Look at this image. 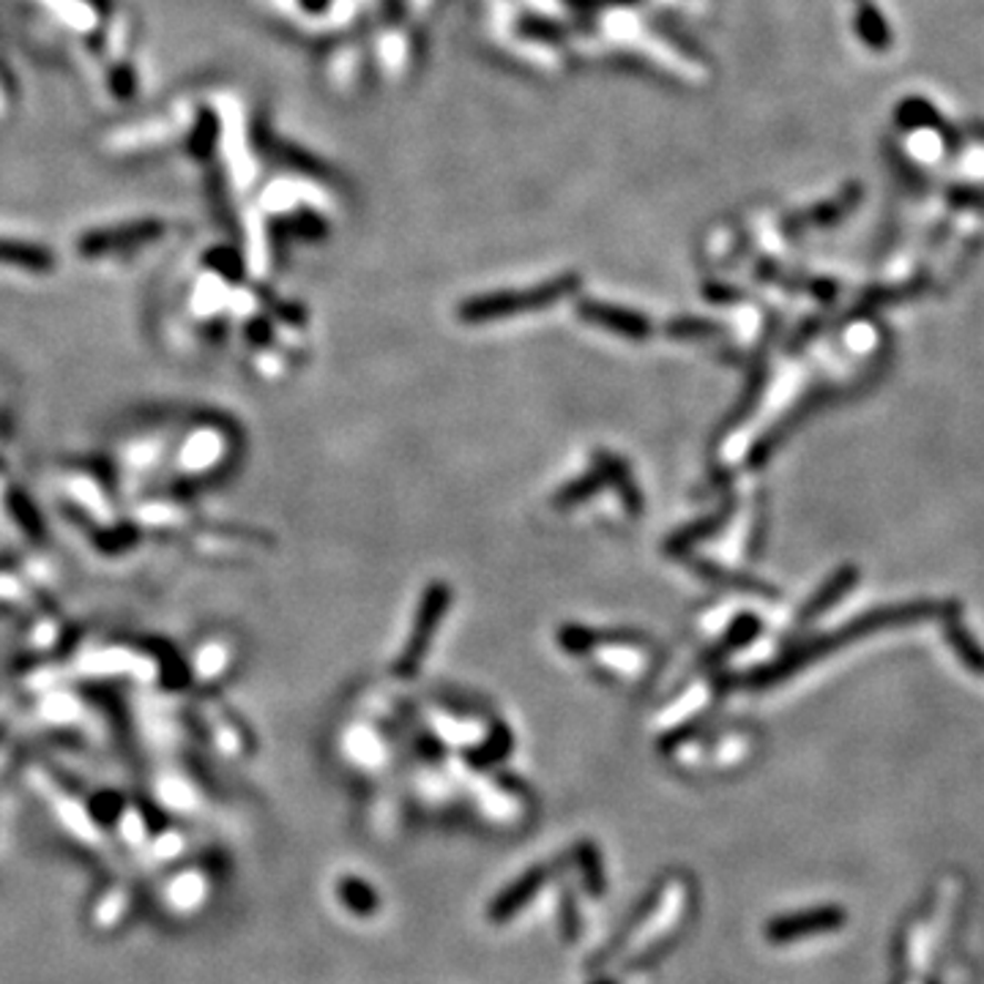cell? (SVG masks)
<instances>
[{"label":"cell","mask_w":984,"mask_h":984,"mask_svg":"<svg viewBox=\"0 0 984 984\" xmlns=\"http://www.w3.org/2000/svg\"><path fill=\"white\" fill-rule=\"evenodd\" d=\"M244 435L233 418L222 414H179L162 479L168 493H190L220 485L239 465Z\"/></svg>","instance_id":"cell-1"},{"label":"cell","mask_w":984,"mask_h":984,"mask_svg":"<svg viewBox=\"0 0 984 984\" xmlns=\"http://www.w3.org/2000/svg\"><path fill=\"white\" fill-rule=\"evenodd\" d=\"M952 612H960V607L954 602H930V599H924V602L889 605V607H881V610H870L868 616L845 623V627L836 629L834 635H826V638H818V640H812V643L801 646L799 651L791 653V657L782 659V662H777L774 668L765 670L760 683L785 679L791 670L804 668V665L826 657V653L834 651V648H842V646L853 643V640L868 638V635L881 632V629L903 627V623H913V621H930V618H939V616L946 618V616H952Z\"/></svg>","instance_id":"cell-2"},{"label":"cell","mask_w":984,"mask_h":984,"mask_svg":"<svg viewBox=\"0 0 984 984\" xmlns=\"http://www.w3.org/2000/svg\"><path fill=\"white\" fill-rule=\"evenodd\" d=\"M241 648L230 640V635H209L203 638V643L197 646V651L190 653V670L186 673L194 676V681L205 689H222V683L227 681V676H233L241 665Z\"/></svg>","instance_id":"cell-3"},{"label":"cell","mask_w":984,"mask_h":984,"mask_svg":"<svg viewBox=\"0 0 984 984\" xmlns=\"http://www.w3.org/2000/svg\"><path fill=\"white\" fill-rule=\"evenodd\" d=\"M446 607H449V588H446L444 582H438V586H429V591L424 594V599H422V607H418L414 632H410L408 646H405L403 659H399V665H397L399 676H410L414 670H418V665H422L424 653H427V648H429V640H433V629L440 623Z\"/></svg>","instance_id":"cell-4"},{"label":"cell","mask_w":984,"mask_h":984,"mask_svg":"<svg viewBox=\"0 0 984 984\" xmlns=\"http://www.w3.org/2000/svg\"><path fill=\"white\" fill-rule=\"evenodd\" d=\"M567 291H569L567 285H550L530 293H504V296L476 298V302L465 304L463 317L465 321H490V317H500V315H517V312L541 310V306L558 302Z\"/></svg>","instance_id":"cell-5"},{"label":"cell","mask_w":984,"mask_h":984,"mask_svg":"<svg viewBox=\"0 0 984 984\" xmlns=\"http://www.w3.org/2000/svg\"><path fill=\"white\" fill-rule=\"evenodd\" d=\"M944 638L965 670H971L974 676H984V646L974 638V632L960 621L957 612L946 616Z\"/></svg>","instance_id":"cell-6"},{"label":"cell","mask_w":984,"mask_h":984,"mask_svg":"<svg viewBox=\"0 0 984 984\" xmlns=\"http://www.w3.org/2000/svg\"><path fill=\"white\" fill-rule=\"evenodd\" d=\"M582 315L588 321L599 323V326L610 328V332L623 334V337H632V339H643L651 334V326H648L646 317L635 315V312H623V310H612V306H599V304H586L582 306Z\"/></svg>","instance_id":"cell-7"},{"label":"cell","mask_w":984,"mask_h":984,"mask_svg":"<svg viewBox=\"0 0 984 984\" xmlns=\"http://www.w3.org/2000/svg\"><path fill=\"white\" fill-rule=\"evenodd\" d=\"M856 580H859V569L856 567H845L842 571H836L832 580H829L826 586L821 588V594H818V597L812 599V602H807L804 610H801V621H812V618L821 616V612L826 610V607H832V605L840 602V599L848 594V588H851Z\"/></svg>","instance_id":"cell-8"}]
</instances>
